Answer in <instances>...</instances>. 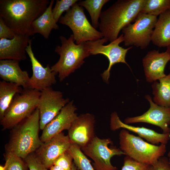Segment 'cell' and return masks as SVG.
<instances>
[{
    "mask_svg": "<svg viewBox=\"0 0 170 170\" xmlns=\"http://www.w3.org/2000/svg\"><path fill=\"white\" fill-rule=\"evenodd\" d=\"M49 3L48 0H0V17L16 34L30 36L32 23Z\"/></svg>",
    "mask_w": 170,
    "mask_h": 170,
    "instance_id": "1",
    "label": "cell"
},
{
    "mask_svg": "<svg viewBox=\"0 0 170 170\" xmlns=\"http://www.w3.org/2000/svg\"><path fill=\"white\" fill-rule=\"evenodd\" d=\"M146 0H118L102 12L99 28L106 42L116 39L120 31L134 22Z\"/></svg>",
    "mask_w": 170,
    "mask_h": 170,
    "instance_id": "2",
    "label": "cell"
},
{
    "mask_svg": "<svg viewBox=\"0 0 170 170\" xmlns=\"http://www.w3.org/2000/svg\"><path fill=\"white\" fill-rule=\"evenodd\" d=\"M40 129L39 113L37 108L29 116L13 128L5 146L6 152L24 159L36 151L43 143L39 136Z\"/></svg>",
    "mask_w": 170,
    "mask_h": 170,
    "instance_id": "3",
    "label": "cell"
},
{
    "mask_svg": "<svg viewBox=\"0 0 170 170\" xmlns=\"http://www.w3.org/2000/svg\"><path fill=\"white\" fill-rule=\"evenodd\" d=\"M61 45L57 46L54 51L60 55L58 61L51 67L53 71L58 74L60 81H63L84 63V60L91 54L86 42L75 44L73 34L67 39L60 36Z\"/></svg>",
    "mask_w": 170,
    "mask_h": 170,
    "instance_id": "4",
    "label": "cell"
},
{
    "mask_svg": "<svg viewBox=\"0 0 170 170\" xmlns=\"http://www.w3.org/2000/svg\"><path fill=\"white\" fill-rule=\"evenodd\" d=\"M120 149L125 155L141 163L153 165L166 152V144L154 145L123 129L119 135Z\"/></svg>",
    "mask_w": 170,
    "mask_h": 170,
    "instance_id": "5",
    "label": "cell"
},
{
    "mask_svg": "<svg viewBox=\"0 0 170 170\" xmlns=\"http://www.w3.org/2000/svg\"><path fill=\"white\" fill-rule=\"evenodd\" d=\"M41 91L23 88L14 97L0 123L3 130L13 128L29 116L37 108Z\"/></svg>",
    "mask_w": 170,
    "mask_h": 170,
    "instance_id": "6",
    "label": "cell"
},
{
    "mask_svg": "<svg viewBox=\"0 0 170 170\" xmlns=\"http://www.w3.org/2000/svg\"><path fill=\"white\" fill-rule=\"evenodd\" d=\"M59 23L68 26L73 32L76 44L103 38L102 34L89 22L82 7L76 3L61 16Z\"/></svg>",
    "mask_w": 170,
    "mask_h": 170,
    "instance_id": "7",
    "label": "cell"
},
{
    "mask_svg": "<svg viewBox=\"0 0 170 170\" xmlns=\"http://www.w3.org/2000/svg\"><path fill=\"white\" fill-rule=\"evenodd\" d=\"M157 20V17L140 13L133 23L122 30L124 45H133L142 49L146 48L151 42Z\"/></svg>",
    "mask_w": 170,
    "mask_h": 170,
    "instance_id": "8",
    "label": "cell"
},
{
    "mask_svg": "<svg viewBox=\"0 0 170 170\" xmlns=\"http://www.w3.org/2000/svg\"><path fill=\"white\" fill-rule=\"evenodd\" d=\"M124 41L123 34H122L116 39L107 45H104L106 41L103 38L95 41L86 42L90 54L95 55L101 54L105 56L109 61L107 69L105 70L101 76L104 81L108 83L112 67L116 63H122L130 67L126 61V56L128 51L133 47L125 48L119 46Z\"/></svg>",
    "mask_w": 170,
    "mask_h": 170,
    "instance_id": "9",
    "label": "cell"
},
{
    "mask_svg": "<svg viewBox=\"0 0 170 170\" xmlns=\"http://www.w3.org/2000/svg\"><path fill=\"white\" fill-rule=\"evenodd\" d=\"M111 143L109 138L101 139L94 136L88 144L81 148L84 154L94 161L95 170H117L111 164V159L116 155L125 154L120 149L109 148L108 145Z\"/></svg>",
    "mask_w": 170,
    "mask_h": 170,
    "instance_id": "10",
    "label": "cell"
},
{
    "mask_svg": "<svg viewBox=\"0 0 170 170\" xmlns=\"http://www.w3.org/2000/svg\"><path fill=\"white\" fill-rule=\"evenodd\" d=\"M69 101L68 99L64 98L62 92L51 87L41 91L37 108L39 113L40 129L42 130Z\"/></svg>",
    "mask_w": 170,
    "mask_h": 170,
    "instance_id": "11",
    "label": "cell"
},
{
    "mask_svg": "<svg viewBox=\"0 0 170 170\" xmlns=\"http://www.w3.org/2000/svg\"><path fill=\"white\" fill-rule=\"evenodd\" d=\"M145 98L150 104L149 110L141 115L126 118L124 123L128 124L139 122L149 123L159 127L163 133H170V107L158 105L149 95H145Z\"/></svg>",
    "mask_w": 170,
    "mask_h": 170,
    "instance_id": "12",
    "label": "cell"
},
{
    "mask_svg": "<svg viewBox=\"0 0 170 170\" xmlns=\"http://www.w3.org/2000/svg\"><path fill=\"white\" fill-rule=\"evenodd\" d=\"M71 143L68 135L61 133L43 142L35 154L48 169L58 157L68 150Z\"/></svg>",
    "mask_w": 170,
    "mask_h": 170,
    "instance_id": "13",
    "label": "cell"
},
{
    "mask_svg": "<svg viewBox=\"0 0 170 170\" xmlns=\"http://www.w3.org/2000/svg\"><path fill=\"white\" fill-rule=\"evenodd\" d=\"M32 39L26 47V51L31 63L33 73L30 77L28 88L40 91L54 85L56 82V74L49 65L43 67L35 57L31 48Z\"/></svg>",
    "mask_w": 170,
    "mask_h": 170,
    "instance_id": "14",
    "label": "cell"
},
{
    "mask_svg": "<svg viewBox=\"0 0 170 170\" xmlns=\"http://www.w3.org/2000/svg\"><path fill=\"white\" fill-rule=\"evenodd\" d=\"M76 108L73 101H69L61 110L59 114L48 123L42 130L40 137L43 142L65 130H68L78 116Z\"/></svg>",
    "mask_w": 170,
    "mask_h": 170,
    "instance_id": "15",
    "label": "cell"
},
{
    "mask_svg": "<svg viewBox=\"0 0 170 170\" xmlns=\"http://www.w3.org/2000/svg\"><path fill=\"white\" fill-rule=\"evenodd\" d=\"M95 118L89 113L78 116L68 131V136L72 143L81 148L88 144L95 136Z\"/></svg>",
    "mask_w": 170,
    "mask_h": 170,
    "instance_id": "16",
    "label": "cell"
},
{
    "mask_svg": "<svg viewBox=\"0 0 170 170\" xmlns=\"http://www.w3.org/2000/svg\"><path fill=\"white\" fill-rule=\"evenodd\" d=\"M170 60V56L166 51L162 53L156 50L148 51L142 60L146 81L153 82L165 76V68Z\"/></svg>",
    "mask_w": 170,
    "mask_h": 170,
    "instance_id": "17",
    "label": "cell"
},
{
    "mask_svg": "<svg viewBox=\"0 0 170 170\" xmlns=\"http://www.w3.org/2000/svg\"><path fill=\"white\" fill-rule=\"evenodd\" d=\"M29 37L27 35L16 34L11 39H0V60H26V49L31 40Z\"/></svg>",
    "mask_w": 170,
    "mask_h": 170,
    "instance_id": "18",
    "label": "cell"
},
{
    "mask_svg": "<svg viewBox=\"0 0 170 170\" xmlns=\"http://www.w3.org/2000/svg\"><path fill=\"white\" fill-rule=\"evenodd\" d=\"M110 128L113 131L122 128L131 131L154 145H157L160 143L166 144L169 139V133H159L144 127L133 126L122 122L116 112H113L111 115Z\"/></svg>",
    "mask_w": 170,
    "mask_h": 170,
    "instance_id": "19",
    "label": "cell"
},
{
    "mask_svg": "<svg viewBox=\"0 0 170 170\" xmlns=\"http://www.w3.org/2000/svg\"><path fill=\"white\" fill-rule=\"evenodd\" d=\"M19 61L0 60V77L3 81L16 84L23 88H28L30 77L27 72L21 70Z\"/></svg>",
    "mask_w": 170,
    "mask_h": 170,
    "instance_id": "20",
    "label": "cell"
},
{
    "mask_svg": "<svg viewBox=\"0 0 170 170\" xmlns=\"http://www.w3.org/2000/svg\"><path fill=\"white\" fill-rule=\"evenodd\" d=\"M151 42L160 48L167 47L170 45V9L159 16L153 31Z\"/></svg>",
    "mask_w": 170,
    "mask_h": 170,
    "instance_id": "21",
    "label": "cell"
},
{
    "mask_svg": "<svg viewBox=\"0 0 170 170\" xmlns=\"http://www.w3.org/2000/svg\"><path fill=\"white\" fill-rule=\"evenodd\" d=\"M54 1L51 0L44 12L32 23V35L39 33L47 39L52 30L59 28L53 14L52 7Z\"/></svg>",
    "mask_w": 170,
    "mask_h": 170,
    "instance_id": "22",
    "label": "cell"
},
{
    "mask_svg": "<svg viewBox=\"0 0 170 170\" xmlns=\"http://www.w3.org/2000/svg\"><path fill=\"white\" fill-rule=\"evenodd\" d=\"M151 85L153 102L158 105L170 107V72Z\"/></svg>",
    "mask_w": 170,
    "mask_h": 170,
    "instance_id": "23",
    "label": "cell"
},
{
    "mask_svg": "<svg viewBox=\"0 0 170 170\" xmlns=\"http://www.w3.org/2000/svg\"><path fill=\"white\" fill-rule=\"evenodd\" d=\"M23 90L21 87L16 84L0 81V119L3 117L14 96Z\"/></svg>",
    "mask_w": 170,
    "mask_h": 170,
    "instance_id": "24",
    "label": "cell"
},
{
    "mask_svg": "<svg viewBox=\"0 0 170 170\" xmlns=\"http://www.w3.org/2000/svg\"><path fill=\"white\" fill-rule=\"evenodd\" d=\"M109 0H86L80 1L78 4L84 7L90 15L92 26L95 29L99 26V19L102 8Z\"/></svg>",
    "mask_w": 170,
    "mask_h": 170,
    "instance_id": "25",
    "label": "cell"
},
{
    "mask_svg": "<svg viewBox=\"0 0 170 170\" xmlns=\"http://www.w3.org/2000/svg\"><path fill=\"white\" fill-rule=\"evenodd\" d=\"M67 151L72 157L73 162L79 170H95L80 146L71 143Z\"/></svg>",
    "mask_w": 170,
    "mask_h": 170,
    "instance_id": "26",
    "label": "cell"
},
{
    "mask_svg": "<svg viewBox=\"0 0 170 170\" xmlns=\"http://www.w3.org/2000/svg\"><path fill=\"white\" fill-rule=\"evenodd\" d=\"M170 9V0H146L141 13L157 17Z\"/></svg>",
    "mask_w": 170,
    "mask_h": 170,
    "instance_id": "27",
    "label": "cell"
},
{
    "mask_svg": "<svg viewBox=\"0 0 170 170\" xmlns=\"http://www.w3.org/2000/svg\"><path fill=\"white\" fill-rule=\"evenodd\" d=\"M5 158L8 162L6 170H27L28 167L25 161L16 155L6 152Z\"/></svg>",
    "mask_w": 170,
    "mask_h": 170,
    "instance_id": "28",
    "label": "cell"
},
{
    "mask_svg": "<svg viewBox=\"0 0 170 170\" xmlns=\"http://www.w3.org/2000/svg\"><path fill=\"white\" fill-rule=\"evenodd\" d=\"M79 1L78 0H57L54 8L52 9L54 18L57 23L65 11L68 10L74 4Z\"/></svg>",
    "mask_w": 170,
    "mask_h": 170,
    "instance_id": "29",
    "label": "cell"
},
{
    "mask_svg": "<svg viewBox=\"0 0 170 170\" xmlns=\"http://www.w3.org/2000/svg\"><path fill=\"white\" fill-rule=\"evenodd\" d=\"M153 165L138 162L126 156L121 170H153Z\"/></svg>",
    "mask_w": 170,
    "mask_h": 170,
    "instance_id": "30",
    "label": "cell"
},
{
    "mask_svg": "<svg viewBox=\"0 0 170 170\" xmlns=\"http://www.w3.org/2000/svg\"><path fill=\"white\" fill-rule=\"evenodd\" d=\"M24 160L29 170H47L35 153L29 154Z\"/></svg>",
    "mask_w": 170,
    "mask_h": 170,
    "instance_id": "31",
    "label": "cell"
},
{
    "mask_svg": "<svg viewBox=\"0 0 170 170\" xmlns=\"http://www.w3.org/2000/svg\"><path fill=\"white\" fill-rule=\"evenodd\" d=\"M73 160L72 157L67 151L58 157L54 161L53 165L60 166L65 170H71Z\"/></svg>",
    "mask_w": 170,
    "mask_h": 170,
    "instance_id": "32",
    "label": "cell"
},
{
    "mask_svg": "<svg viewBox=\"0 0 170 170\" xmlns=\"http://www.w3.org/2000/svg\"><path fill=\"white\" fill-rule=\"evenodd\" d=\"M16 34L0 17V39H11L14 38Z\"/></svg>",
    "mask_w": 170,
    "mask_h": 170,
    "instance_id": "33",
    "label": "cell"
},
{
    "mask_svg": "<svg viewBox=\"0 0 170 170\" xmlns=\"http://www.w3.org/2000/svg\"><path fill=\"white\" fill-rule=\"evenodd\" d=\"M153 166V170H170L169 160L167 157L162 156Z\"/></svg>",
    "mask_w": 170,
    "mask_h": 170,
    "instance_id": "34",
    "label": "cell"
},
{
    "mask_svg": "<svg viewBox=\"0 0 170 170\" xmlns=\"http://www.w3.org/2000/svg\"><path fill=\"white\" fill-rule=\"evenodd\" d=\"M49 168L50 170H65L60 166L54 165H53Z\"/></svg>",
    "mask_w": 170,
    "mask_h": 170,
    "instance_id": "35",
    "label": "cell"
},
{
    "mask_svg": "<svg viewBox=\"0 0 170 170\" xmlns=\"http://www.w3.org/2000/svg\"><path fill=\"white\" fill-rule=\"evenodd\" d=\"M166 51L168 53L170 57V45L167 47ZM169 69L170 70V65H169Z\"/></svg>",
    "mask_w": 170,
    "mask_h": 170,
    "instance_id": "36",
    "label": "cell"
},
{
    "mask_svg": "<svg viewBox=\"0 0 170 170\" xmlns=\"http://www.w3.org/2000/svg\"><path fill=\"white\" fill-rule=\"evenodd\" d=\"M71 170H77V168L73 162Z\"/></svg>",
    "mask_w": 170,
    "mask_h": 170,
    "instance_id": "37",
    "label": "cell"
},
{
    "mask_svg": "<svg viewBox=\"0 0 170 170\" xmlns=\"http://www.w3.org/2000/svg\"><path fill=\"white\" fill-rule=\"evenodd\" d=\"M169 139H170V133H169ZM168 157H170V151H169V152H168Z\"/></svg>",
    "mask_w": 170,
    "mask_h": 170,
    "instance_id": "38",
    "label": "cell"
},
{
    "mask_svg": "<svg viewBox=\"0 0 170 170\" xmlns=\"http://www.w3.org/2000/svg\"><path fill=\"white\" fill-rule=\"evenodd\" d=\"M169 163L170 164V157H169Z\"/></svg>",
    "mask_w": 170,
    "mask_h": 170,
    "instance_id": "39",
    "label": "cell"
}]
</instances>
